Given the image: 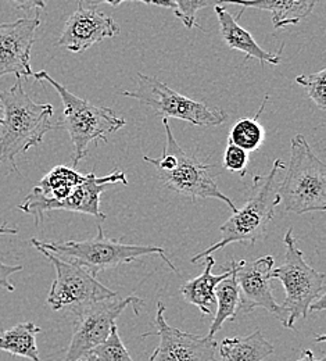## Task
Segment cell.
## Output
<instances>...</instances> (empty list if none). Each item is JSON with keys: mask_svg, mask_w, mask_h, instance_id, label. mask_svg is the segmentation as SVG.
<instances>
[{"mask_svg": "<svg viewBox=\"0 0 326 361\" xmlns=\"http://www.w3.org/2000/svg\"><path fill=\"white\" fill-rule=\"evenodd\" d=\"M0 163L10 161L17 170L15 157L42 143L49 131L61 128L53 124V106L35 103L17 78L8 90H0Z\"/></svg>", "mask_w": 326, "mask_h": 361, "instance_id": "cell-1", "label": "cell"}, {"mask_svg": "<svg viewBox=\"0 0 326 361\" xmlns=\"http://www.w3.org/2000/svg\"><path fill=\"white\" fill-rule=\"evenodd\" d=\"M283 170V161L275 160L271 171L267 176H254L251 195L246 204L239 210L236 209L232 216L220 226L222 233L221 240L193 256L190 262L197 263L206 256H210L234 242H244L250 245L258 242L272 223L275 207L280 203L277 189L280 185L278 176Z\"/></svg>", "mask_w": 326, "mask_h": 361, "instance_id": "cell-2", "label": "cell"}, {"mask_svg": "<svg viewBox=\"0 0 326 361\" xmlns=\"http://www.w3.org/2000/svg\"><path fill=\"white\" fill-rule=\"evenodd\" d=\"M163 126L167 137L163 154L157 159L143 156V160L156 169L158 180L177 193L192 199L193 202L197 199L213 197L227 203V206L234 212V203L221 192L217 182L210 174V170L214 166L204 164L199 161L193 154L187 153L173 134L167 117L163 118Z\"/></svg>", "mask_w": 326, "mask_h": 361, "instance_id": "cell-3", "label": "cell"}, {"mask_svg": "<svg viewBox=\"0 0 326 361\" xmlns=\"http://www.w3.org/2000/svg\"><path fill=\"white\" fill-rule=\"evenodd\" d=\"M277 195L284 210L297 216L326 210V166L303 135L290 140V161Z\"/></svg>", "mask_w": 326, "mask_h": 361, "instance_id": "cell-4", "label": "cell"}, {"mask_svg": "<svg viewBox=\"0 0 326 361\" xmlns=\"http://www.w3.org/2000/svg\"><path fill=\"white\" fill-rule=\"evenodd\" d=\"M35 81L50 84L58 93L63 103V124L61 128L68 131L73 143V164L74 167L87 156L89 145L107 142V136L120 131L127 123L117 117L111 109L100 107L71 93L65 87L51 78L46 71L34 73Z\"/></svg>", "mask_w": 326, "mask_h": 361, "instance_id": "cell-5", "label": "cell"}, {"mask_svg": "<svg viewBox=\"0 0 326 361\" xmlns=\"http://www.w3.org/2000/svg\"><path fill=\"white\" fill-rule=\"evenodd\" d=\"M38 240V239H37ZM38 243L54 255H60L61 259H70L71 262L85 267L94 276L100 271L115 269L120 264L131 263L142 256L158 255L164 263L178 274L171 260L167 257L165 250L158 246L127 245L120 240L110 239L104 235L101 226H97V235L87 240H67V242H42Z\"/></svg>", "mask_w": 326, "mask_h": 361, "instance_id": "cell-6", "label": "cell"}, {"mask_svg": "<svg viewBox=\"0 0 326 361\" xmlns=\"http://www.w3.org/2000/svg\"><path fill=\"white\" fill-rule=\"evenodd\" d=\"M286 253L280 267L271 272V279H277L284 288L286 298L282 303L289 313V329H294L297 318H306L310 313V306L320 298L326 296V275L311 267L299 249L293 235V228H289L283 238Z\"/></svg>", "mask_w": 326, "mask_h": 361, "instance_id": "cell-7", "label": "cell"}, {"mask_svg": "<svg viewBox=\"0 0 326 361\" xmlns=\"http://www.w3.org/2000/svg\"><path fill=\"white\" fill-rule=\"evenodd\" d=\"M137 82V90H124L123 96L138 100L157 114L178 118L199 127H217L228 118V114L221 107L184 96L156 77L139 73Z\"/></svg>", "mask_w": 326, "mask_h": 361, "instance_id": "cell-8", "label": "cell"}, {"mask_svg": "<svg viewBox=\"0 0 326 361\" xmlns=\"http://www.w3.org/2000/svg\"><path fill=\"white\" fill-rule=\"evenodd\" d=\"M144 302L137 296L108 298L91 302L74 309V334L68 345L64 361H80L88 353L104 342L115 325L117 318L128 307L132 306L135 314H139Z\"/></svg>", "mask_w": 326, "mask_h": 361, "instance_id": "cell-9", "label": "cell"}, {"mask_svg": "<svg viewBox=\"0 0 326 361\" xmlns=\"http://www.w3.org/2000/svg\"><path fill=\"white\" fill-rule=\"evenodd\" d=\"M32 246L41 252L56 270V279L51 283L47 295V305L53 310H63L65 307L77 309L82 305L97 302L117 296L115 292L100 283L92 272L85 267L71 262H65L57 255L42 247L38 240L31 239Z\"/></svg>", "mask_w": 326, "mask_h": 361, "instance_id": "cell-10", "label": "cell"}, {"mask_svg": "<svg viewBox=\"0 0 326 361\" xmlns=\"http://www.w3.org/2000/svg\"><path fill=\"white\" fill-rule=\"evenodd\" d=\"M274 270V257L263 256L254 262H234V274L239 286L237 312L250 313L260 307L274 314L284 328H289V313L282 307L274 295L270 282Z\"/></svg>", "mask_w": 326, "mask_h": 361, "instance_id": "cell-11", "label": "cell"}, {"mask_svg": "<svg viewBox=\"0 0 326 361\" xmlns=\"http://www.w3.org/2000/svg\"><path fill=\"white\" fill-rule=\"evenodd\" d=\"M165 306L161 300L157 302L156 332L143 334L142 336L157 335L160 343L151 353L149 361H214L217 341L208 336H197L182 332L178 328L168 325L164 317Z\"/></svg>", "mask_w": 326, "mask_h": 361, "instance_id": "cell-12", "label": "cell"}, {"mask_svg": "<svg viewBox=\"0 0 326 361\" xmlns=\"http://www.w3.org/2000/svg\"><path fill=\"white\" fill-rule=\"evenodd\" d=\"M39 25V16L0 24V78L7 74L32 78L31 50Z\"/></svg>", "mask_w": 326, "mask_h": 361, "instance_id": "cell-13", "label": "cell"}, {"mask_svg": "<svg viewBox=\"0 0 326 361\" xmlns=\"http://www.w3.org/2000/svg\"><path fill=\"white\" fill-rule=\"evenodd\" d=\"M118 34L120 27L113 17L80 7L65 21L57 45L73 53H80Z\"/></svg>", "mask_w": 326, "mask_h": 361, "instance_id": "cell-14", "label": "cell"}, {"mask_svg": "<svg viewBox=\"0 0 326 361\" xmlns=\"http://www.w3.org/2000/svg\"><path fill=\"white\" fill-rule=\"evenodd\" d=\"M85 180V176L80 174L68 166H57L50 170L41 182L32 188L31 193L18 206V209L35 219V224L39 226L44 221L45 213L56 210V206L63 202L74 186Z\"/></svg>", "mask_w": 326, "mask_h": 361, "instance_id": "cell-15", "label": "cell"}, {"mask_svg": "<svg viewBox=\"0 0 326 361\" xmlns=\"http://www.w3.org/2000/svg\"><path fill=\"white\" fill-rule=\"evenodd\" d=\"M128 185L124 171H114L110 176L97 178L94 173L85 176V180L73 188L70 195L56 206V210H65L96 217L99 221L106 220V214L100 212V196L108 185Z\"/></svg>", "mask_w": 326, "mask_h": 361, "instance_id": "cell-16", "label": "cell"}, {"mask_svg": "<svg viewBox=\"0 0 326 361\" xmlns=\"http://www.w3.org/2000/svg\"><path fill=\"white\" fill-rule=\"evenodd\" d=\"M214 11L217 14V18L220 23V32L225 45L244 53L246 59H257L261 64H265V63L271 66L280 64L283 45L278 53H271L258 45L253 38V35L239 25L237 20L225 7H222L221 4H215Z\"/></svg>", "mask_w": 326, "mask_h": 361, "instance_id": "cell-17", "label": "cell"}, {"mask_svg": "<svg viewBox=\"0 0 326 361\" xmlns=\"http://www.w3.org/2000/svg\"><path fill=\"white\" fill-rule=\"evenodd\" d=\"M320 0H218L217 4H234L242 7L237 20L246 8L264 10L272 14L274 28L280 30L289 25H296L307 18L315 8Z\"/></svg>", "mask_w": 326, "mask_h": 361, "instance_id": "cell-18", "label": "cell"}, {"mask_svg": "<svg viewBox=\"0 0 326 361\" xmlns=\"http://www.w3.org/2000/svg\"><path fill=\"white\" fill-rule=\"evenodd\" d=\"M214 266H215V259L211 255L206 256L203 272L199 276L189 279L181 286V293L185 298V300L187 303L199 307L203 316L213 314L211 310L215 306L214 289L222 279L230 276L232 272L231 266H228V269L221 275H214L211 272Z\"/></svg>", "mask_w": 326, "mask_h": 361, "instance_id": "cell-19", "label": "cell"}, {"mask_svg": "<svg viewBox=\"0 0 326 361\" xmlns=\"http://www.w3.org/2000/svg\"><path fill=\"white\" fill-rule=\"evenodd\" d=\"M275 352L260 329L246 336L225 338L220 348V361H263Z\"/></svg>", "mask_w": 326, "mask_h": 361, "instance_id": "cell-20", "label": "cell"}, {"mask_svg": "<svg viewBox=\"0 0 326 361\" xmlns=\"http://www.w3.org/2000/svg\"><path fill=\"white\" fill-rule=\"evenodd\" d=\"M41 328L34 322H21L0 331V350L32 361H42L37 348V335Z\"/></svg>", "mask_w": 326, "mask_h": 361, "instance_id": "cell-21", "label": "cell"}, {"mask_svg": "<svg viewBox=\"0 0 326 361\" xmlns=\"http://www.w3.org/2000/svg\"><path fill=\"white\" fill-rule=\"evenodd\" d=\"M232 272L230 276L222 279L214 289L215 293V303H217V313L214 321L211 322L208 338H214L215 334L221 329L224 322L227 321H236L237 309H239V286L234 274V260L231 262Z\"/></svg>", "mask_w": 326, "mask_h": 361, "instance_id": "cell-22", "label": "cell"}, {"mask_svg": "<svg viewBox=\"0 0 326 361\" xmlns=\"http://www.w3.org/2000/svg\"><path fill=\"white\" fill-rule=\"evenodd\" d=\"M268 97H270L268 94L264 97L260 110L257 111V114L253 118L237 120L231 130L230 137H228V140L232 142L233 145L244 149L249 153L257 150L264 142L265 131H264L263 126L258 123V118L265 109Z\"/></svg>", "mask_w": 326, "mask_h": 361, "instance_id": "cell-23", "label": "cell"}, {"mask_svg": "<svg viewBox=\"0 0 326 361\" xmlns=\"http://www.w3.org/2000/svg\"><path fill=\"white\" fill-rule=\"evenodd\" d=\"M85 359L91 361H134L120 338L117 324L111 328L107 339L94 348Z\"/></svg>", "mask_w": 326, "mask_h": 361, "instance_id": "cell-24", "label": "cell"}, {"mask_svg": "<svg viewBox=\"0 0 326 361\" xmlns=\"http://www.w3.org/2000/svg\"><path fill=\"white\" fill-rule=\"evenodd\" d=\"M296 82L301 87H304L310 99L315 103V106L325 111L326 109V70L322 68L321 71L315 74L308 75H297Z\"/></svg>", "mask_w": 326, "mask_h": 361, "instance_id": "cell-25", "label": "cell"}, {"mask_svg": "<svg viewBox=\"0 0 326 361\" xmlns=\"http://www.w3.org/2000/svg\"><path fill=\"white\" fill-rule=\"evenodd\" d=\"M174 4L175 16L187 28L199 27L196 24V14L199 10L208 6L207 0H170Z\"/></svg>", "mask_w": 326, "mask_h": 361, "instance_id": "cell-26", "label": "cell"}, {"mask_svg": "<svg viewBox=\"0 0 326 361\" xmlns=\"http://www.w3.org/2000/svg\"><path fill=\"white\" fill-rule=\"evenodd\" d=\"M247 164L249 152L228 140V146L224 153V167L232 173L239 174L240 177H244L247 173Z\"/></svg>", "mask_w": 326, "mask_h": 361, "instance_id": "cell-27", "label": "cell"}, {"mask_svg": "<svg viewBox=\"0 0 326 361\" xmlns=\"http://www.w3.org/2000/svg\"><path fill=\"white\" fill-rule=\"evenodd\" d=\"M77 1H78L80 7L89 8V10H96L100 4H110L113 7H117L124 1H140V3H146V4H156V6L167 7L174 11V4L170 0H77Z\"/></svg>", "mask_w": 326, "mask_h": 361, "instance_id": "cell-28", "label": "cell"}, {"mask_svg": "<svg viewBox=\"0 0 326 361\" xmlns=\"http://www.w3.org/2000/svg\"><path fill=\"white\" fill-rule=\"evenodd\" d=\"M23 270V266H8L3 262L1 255H0V288L8 290V292H14L15 286L10 282V276L15 272H20Z\"/></svg>", "mask_w": 326, "mask_h": 361, "instance_id": "cell-29", "label": "cell"}, {"mask_svg": "<svg viewBox=\"0 0 326 361\" xmlns=\"http://www.w3.org/2000/svg\"><path fill=\"white\" fill-rule=\"evenodd\" d=\"M7 1L13 7H15L17 10H21V11H25V13L46 7L45 0H7Z\"/></svg>", "mask_w": 326, "mask_h": 361, "instance_id": "cell-30", "label": "cell"}, {"mask_svg": "<svg viewBox=\"0 0 326 361\" xmlns=\"http://www.w3.org/2000/svg\"><path fill=\"white\" fill-rule=\"evenodd\" d=\"M326 296L320 298L310 306V312H325L326 309Z\"/></svg>", "mask_w": 326, "mask_h": 361, "instance_id": "cell-31", "label": "cell"}, {"mask_svg": "<svg viewBox=\"0 0 326 361\" xmlns=\"http://www.w3.org/2000/svg\"><path fill=\"white\" fill-rule=\"evenodd\" d=\"M297 361H326V357H322V359L318 360V359H315V356H314V353L311 350H304L301 353V357Z\"/></svg>", "mask_w": 326, "mask_h": 361, "instance_id": "cell-32", "label": "cell"}, {"mask_svg": "<svg viewBox=\"0 0 326 361\" xmlns=\"http://www.w3.org/2000/svg\"><path fill=\"white\" fill-rule=\"evenodd\" d=\"M18 229L17 228H11V226H0V235H17Z\"/></svg>", "mask_w": 326, "mask_h": 361, "instance_id": "cell-33", "label": "cell"}, {"mask_svg": "<svg viewBox=\"0 0 326 361\" xmlns=\"http://www.w3.org/2000/svg\"><path fill=\"white\" fill-rule=\"evenodd\" d=\"M80 361H91V360H88V359H82V360H80Z\"/></svg>", "mask_w": 326, "mask_h": 361, "instance_id": "cell-34", "label": "cell"}, {"mask_svg": "<svg viewBox=\"0 0 326 361\" xmlns=\"http://www.w3.org/2000/svg\"><path fill=\"white\" fill-rule=\"evenodd\" d=\"M0 123H1V117H0Z\"/></svg>", "mask_w": 326, "mask_h": 361, "instance_id": "cell-35", "label": "cell"}]
</instances>
